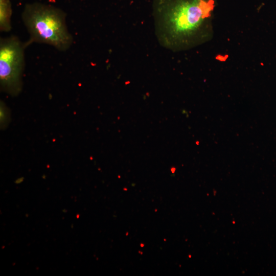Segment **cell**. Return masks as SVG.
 Instances as JSON below:
<instances>
[{
    "label": "cell",
    "mask_w": 276,
    "mask_h": 276,
    "mask_svg": "<svg viewBox=\"0 0 276 276\" xmlns=\"http://www.w3.org/2000/svg\"><path fill=\"white\" fill-rule=\"evenodd\" d=\"M22 19L30 35L25 43L26 47L33 42L42 43L64 51L73 43L66 25L65 14L57 8L38 3L28 4Z\"/></svg>",
    "instance_id": "cell-1"
},
{
    "label": "cell",
    "mask_w": 276,
    "mask_h": 276,
    "mask_svg": "<svg viewBox=\"0 0 276 276\" xmlns=\"http://www.w3.org/2000/svg\"><path fill=\"white\" fill-rule=\"evenodd\" d=\"M0 27L2 31H9L11 29V7L7 0H1Z\"/></svg>",
    "instance_id": "cell-4"
},
{
    "label": "cell",
    "mask_w": 276,
    "mask_h": 276,
    "mask_svg": "<svg viewBox=\"0 0 276 276\" xmlns=\"http://www.w3.org/2000/svg\"><path fill=\"white\" fill-rule=\"evenodd\" d=\"M26 48L25 43L14 36L1 39V85L3 90L12 95H17L21 89Z\"/></svg>",
    "instance_id": "cell-3"
},
{
    "label": "cell",
    "mask_w": 276,
    "mask_h": 276,
    "mask_svg": "<svg viewBox=\"0 0 276 276\" xmlns=\"http://www.w3.org/2000/svg\"><path fill=\"white\" fill-rule=\"evenodd\" d=\"M217 0H157V10L176 37L192 36L211 19Z\"/></svg>",
    "instance_id": "cell-2"
}]
</instances>
